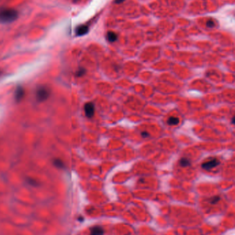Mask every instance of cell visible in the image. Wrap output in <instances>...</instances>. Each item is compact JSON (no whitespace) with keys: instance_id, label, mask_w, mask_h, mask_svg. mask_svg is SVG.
Instances as JSON below:
<instances>
[{"instance_id":"1","label":"cell","mask_w":235,"mask_h":235,"mask_svg":"<svg viewBox=\"0 0 235 235\" xmlns=\"http://www.w3.org/2000/svg\"><path fill=\"white\" fill-rule=\"evenodd\" d=\"M18 17V12L13 8H5L0 10V22L11 23Z\"/></svg>"},{"instance_id":"2","label":"cell","mask_w":235,"mask_h":235,"mask_svg":"<svg viewBox=\"0 0 235 235\" xmlns=\"http://www.w3.org/2000/svg\"><path fill=\"white\" fill-rule=\"evenodd\" d=\"M50 94V89L46 86H40L37 89L36 98L39 102H43L49 98Z\"/></svg>"},{"instance_id":"3","label":"cell","mask_w":235,"mask_h":235,"mask_svg":"<svg viewBox=\"0 0 235 235\" xmlns=\"http://www.w3.org/2000/svg\"><path fill=\"white\" fill-rule=\"evenodd\" d=\"M219 164V161L217 158H213L211 160H209V161L204 162V163L201 165V167L203 168L205 170L210 171L213 168L216 167Z\"/></svg>"},{"instance_id":"4","label":"cell","mask_w":235,"mask_h":235,"mask_svg":"<svg viewBox=\"0 0 235 235\" xmlns=\"http://www.w3.org/2000/svg\"><path fill=\"white\" fill-rule=\"evenodd\" d=\"M84 111L88 118H93L94 114V105L93 103L91 102H87L84 106Z\"/></svg>"},{"instance_id":"5","label":"cell","mask_w":235,"mask_h":235,"mask_svg":"<svg viewBox=\"0 0 235 235\" xmlns=\"http://www.w3.org/2000/svg\"><path fill=\"white\" fill-rule=\"evenodd\" d=\"M88 30H89V28L87 26L81 25V26H79L78 27L76 28L75 32H76V34L77 35V36L81 37V36H83V35L86 34L88 32Z\"/></svg>"},{"instance_id":"6","label":"cell","mask_w":235,"mask_h":235,"mask_svg":"<svg viewBox=\"0 0 235 235\" xmlns=\"http://www.w3.org/2000/svg\"><path fill=\"white\" fill-rule=\"evenodd\" d=\"M24 94H25V92H24V89L23 87L21 86L17 87L16 92H15V100H16L17 102H19V101H21L23 99V98L24 96Z\"/></svg>"},{"instance_id":"7","label":"cell","mask_w":235,"mask_h":235,"mask_svg":"<svg viewBox=\"0 0 235 235\" xmlns=\"http://www.w3.org/2000/svg\"><path fill=\"white\" fill-rule=\"evenodd\" d=\"M104 233V229H103L102 226L95 225L91 228L90 235H103Z\"/></svg>"},{"instance_id":"8","label":"cell","mask_w":235,"mask_h":235,"mask_svg":"<svg viewBox=\"0 0 235 235\" xmlns=\"http://www.w3.org/2000/svg\"><path fill=\"white\" fill-rule=\"evenodd\" d=\"M106 39L107 40L109 41V42H115L118 39V37H117V34L115 33V32H107V34H106Z\"/></svg>"},{"instance_id":"9","label":"cell","mask_w":235,"mask_h":235,"mask_svg":"<svg viewBox=\"0 0 235 235\" xmlns=\"http://www.w3.org/2000/svg\"><path fill=\"white\" fill-rule=\"evenodd\" d=\"M179 122V119L176 117H170L167 120V123L170 126H173V125H177Z\"/></svg>"},{"instance_id":"10","label":"cell","mask_w":235,"mask_h":235,"mask_svg":"<svg viewBox=\"0 0 235 235\" xmlns=\"http://www.w3.org/2000/svg\"><path fill=\"white\" fill-rule=\"evenodd\" d=\"M179 164L181 165V166H182V167H188V166H190V161L188 159V158L186 157L181 158V159L179 160Z\"/></svg>"},{"instance_id":"11","label":"cell","mask_w":235,"mask_h":235,"mask_svg":"<svg viewBox=\"0 0 235 235\" xmlns=\"http://www.w3.org/2000/svg\"><path fill=\"white\" fill-rule=\"evenodd\" d=\"M54 164L55 165V166L58 168H63L64 167V164H63V161H61V160L59 159H56L54 160Z\"/></svg>"},{"instance_id":"12","label":"cell","mask_w":235,"mask_h":235,"mask_svg":"<svg viewBox=\"0 0 235 235\" xmlns=\"http://www.w3.org/2000/svg\"><path fill=\"white\" fill-rule=\"evenodd\" d=\"M219 199H220V197H219V196H215V197H213L212 198H211L210 202V204H215L219 201Z\"/></svg>"},{"instance_id":"13","label":"cell","mask_w":235,"mask_h":235,"mask_svg":"<svg viewBox=\"0 0 235 235\" xmlns=\"http://www.w3.org/2000/svg\"><path fill=\"white\" fill-rule=\"evenodd\" d=\"M85 73V69H83V68H81L78 70V72H77V75L78 76H82L83 75H84Z\"/></svg>"},{"instance_id":"14","label":"cell","mask_w":235,"mask_h":235,"mask_svg":"<svg viewBox=\"0 0 235 235\" xmlns=\"http://www.w3.org/2000/svg\"><path fill=\"white\" fill-rule=\"evenodd\" d=\"M206 25H207L208 28H213L214 26V23L212 20H208Z\"/></svg>"},{"instance_id":"15","label":"cell","mask_w":235,"mask_h":235,"mask_svg":"<svg viewBox=\"0 0 235 235\" xmlns=\"http://www.w3.org/2000/svg\"><path fill=\"white\" fill-rule=\"evenodd\" d=\"M141 134L142 137H144V138H146L149 135V133L148 132H146V131H144V132H142Z\"/></svg>"},{"instance_id":"16","label":"cell","mask_w":235,"mask_h":235,"mask_svg":"<svg viewBox=\"0 0 235 235\" xmlns=\"http://www.w3.org/2000/svg\"><path fill=\"white\" fill-rule=\"evenodd\" d=\"M123 1H124V0H115V4H121Z\"/></svg>"}]
</instances>
